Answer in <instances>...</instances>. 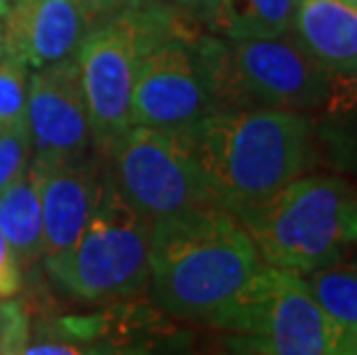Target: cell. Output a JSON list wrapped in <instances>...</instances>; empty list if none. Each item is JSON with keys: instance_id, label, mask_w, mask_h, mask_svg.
<instances>
[{"instance_id": "obj_11", "label": "cell", "mask_w": 357, "mask_h": 355, "mask_svg": "<svg viewBox=\"0 0 357 355\" xmlns=\"http://www.w3.org/2000/svg\"><path fill=\"white\" fill-rule=\"evenodd\" d=\"M0 33L7 56L42 70L77 58L88 26L74 0H12Z\"/></svg>"}, {"instance_id": "obj_13", "label": "cell", "mask_w": 357, "mask_h": 355, "mask_svg": "<svg viewBox=\"0 0 357 355\" xmlns=\"http://www.w3.org/2000/svg\"><path fill=\"white\" fill-rule=\"evenodd\" d=\"M293 35L330 72L357 74V5L346 0H300Z\"/></svg>"}, {"instance_id": "obj_2", "label": "cell", "mask_w": 357, "mask_h": 355, "mask_svg": "<svg viewBox=\"0 0 357 355\" xmlns=\"http://www.w3.org/2000/svg\"><path fill=\"white\" fill-rule=\"evenodd\" d=\"M182 137L215 206L235 219L305 176L318 148L314 118L275 109H219Z\"/></svg>"}, {"instance_id": "obj_16", "label": "cell", "mask_w": 357, "mask_h": 355, "mask_svg": "<svg viewBox=\"0 0 357 355\" xmlns=\"http://www.w3.org/2000/svg\"><path fill=\"white\" fill-rule=\"evenodd\" d=\"M300 0H222L208 21L212 35L256 37L293 33Z\"/></svg>"}, {"instance_id": "obj_23", "label": "cell", "mask_w": 357, "mask_h": 355, "mask_svg": "<svg viewBox=\"0 0 357 355\" xmlns=\"http://www.w3.org/2000/svg\"><path fill=\"white\" fill-rule=\"evenodd\" d=\"M169 3L182 7V10L189 14H194V17L203 21L205 28H208V21L212 19V14L217 12V7L222 5V0H169Z\"/></svg>"}, {"instance_id": "obj_1", "label": "cell", "mask_w": 357, "mask_h": 355, "mask_svg": "<svg viewBox=\"0 0 357 355\" xmlns=\"http://www.w3.org/2000/svg\"><path fill=\"white\" fill-rule=\"evenodd\" d=\"M265 263L231 213L201 208L150 226V286L166 312L231 330Z\"/></svg>"}, {"instance_id": "obj_10", "label": "cell", "mask_w": 357, "mask_h": 355, "mask_svg": "<svg viewBox=\"0 0 357 355\" xmlns=\"http://www.w3.org/2000/svg\"><path fill=\"white\" fill-rule=\"evenodd\" d=\"M26 127L35 164L81 160L93 155L95 132L83 97L79 60L35 70L28 83Z\"/></svg>"}, {"instance_id": "obj_20", "label": "cell", "mask_w": 357, "mask_h": 355, "mask_svg": "<svg viewBox=\"0 0 357 355\" xmlns=\"http://www.w3.org/2000/svg\"><path fill=\"white\" fill-rule=\"evenodd\" d=\"M24 335H5L3 337V353L5 355H102L100 349H79L72 344L60 342H40L26 344Z\"/></svg>"}, {"instance_id": "obj_6", "label": "cell", "mask_w": 357, "mask_h": 355, "mask_svg": "<svg viewBox=\"0 0 357 355\" xmlns=\"http://www.w3.org/2000/svg\"><path fill=\"white\" fill-rule=\"evenodd\" d=\"M116 192L153 226L201 208H219L182 134L132 125L104 150Z\"/></svg>"}, {"instance_id": "obj_7", "label": "cell", "mask_w": 357, "mask_h": 355, "mask_svg": "<svg viewBox=\"0 0 357 355\" xmlns=\"http://www.w3.org/2000/svg\"><path fill=\"white\" fill-rule=\"evenodd\" d=\"M146 49V28L127 7L116 19L90 30L77 54L95 146L102 153L134 125L136 72Z\"/></svg>"}, {"instance_id": "obj_25", "label": "cell", "mask_w": 357, "mask_h": 355, "mask_svg": "<svg viewBox=\"0 0 357 355\" xmlns=\"http://www.w3.org/2000/svg\"><path fill=\"white\" fill-rule=\"evenodd\" d=\"M10 3H12V0H0V17H3V14L7 12V7H10Z\"/></svg>"}, {"instance_id": "obj_19", "label": "cell", "mask_w": 357, "mask_h": 355, "mask_svg": "<svg viewBox=\"0 0 357 355\" xmlns=\"http://www.w3.org/2000/svg\"><path fill=\"white\" fill-rule=\"evenodd\" d=\"M33 148L26 123L0 127V192L7 190L30 166Z\"/></svg>"}, {"instance_id": "obj_8", "label": "cell", "mask_w": 357, "mask_h": 355, "mask_svg": "<svg viewBox=\"0 0 357 355\" xmlns=\"http://www.w3.org/2000/svg\"><path fill=\"white\" fill-rule=\"evenodd\" d=\"M229 332L252 339L258 355H341L344 335L300 275L265 266Z\"/></svg>"}, {"instance_id": "obj_28", "label": "cell", "mask_w": 357, "mask_h": 355, "mask_svg": "<svg viewBox=\"0 0 357 355\" xmlns=\"http://www.w3.org/2000/svg\"><path fill=\"white\" fill-rule=\"evenodd\" d=\"M346 3H353V5H357V0H346Z\"/></svg>"}, {"instance_id": "obj_22", "label": "cell", "mask_w": 357, "mask_h": 355, "mask_svg": "<svg viewBox=\"0 0 357 355\" xmlns=\"http://www.w3.org/2000/svg\"><path fill=\"white\" fill-rule=\"evenodd\" d=\"M19 289H21V273H19L17 256H14L12 247L7 245L5 236L0 233V298L17 296Z\"/></svg>"}, {"instance_id": "obj_15", "label": "cell", "mask_w": 357, "mask_h": 355, "mask_svg": "<svg viewBox=\"0 0 357 355\" xmlns=\"http://www.w3.org/2000/svg\"><path fill=\"white\" fill-rule=\"evenodd\" d=\"M0 233L17 261H33L42 254V203L33 166L0 192Z\"/></svg>"}, {"instance_id": "obj_12", "label": "cell", "mask_w": 357, "mask_h": 355, "mask_svg": "<svg viewBox=\"0 0 357 355\" xmlns=\"http://www.w3.org/2000/svg\"><path fill=\"white\" fill-rule=\"evenodd\" d=\"M30 166L37 173L42 203V254L47 259L65 254L88 224L100 194L102 173L93 155L81 160Z\"/></svg>"}, {"instance_id": "obj_14", "label": "cell", "mask_w": 357, "mask_h": 355, "mask_svg": "<svg viewBox=\"0 0 357 355\" xmlns=\"http://www.w3.org/2000/svg\"><path fill=\"white\" fill-rule=\"evenodd\" d=\"M316 146L328 153L330 162L357 178V74L332 72L330 90L316 111Z\"/></svg>"}, {"instance_id": "obj_3", "label": "cell", "mask_w": 357, "mask_h": 355, "mask_svg": "<svg viewBox=\"0 0 357 355\" xmlns=\"http://www.w3.org/2000/svg\"><path fill=\"white\" fill-rule=\"evenodd\" d=\"M238 222L268 266L305 277L357 249V185L344 176H300Z\"/></svg>"}, {"instance_id": "obj_5", "label": "cell", "mask_w": 357, "mask_h": 355, "mask_svg": "<svg viewBox=\"0 0 357 355\" xmlns=\"http://www.w3.org/2000/svg\"><path fill=\"white\" fill-rule=\"evenodd\" d=\"M49 273L83 300H116L150 284V224L116 192L106 171L88 224L72 249L47 259Z\"/></svg>"}, {"instance_id": "obj_9", "label": "cell", "mask_w": 357, "mask_h": 355, "mask_svg": "<svg viewBox=\"0 0 357 355\" xmlns=\"http://www.w3.org/2000/svg\"><path fill=\"white\" fill-rule=\"evenodd\" d=\"M199 40L171 37L146 49L136 72L134 125L187 134L219 111L205 79Z\"/></svg>"}, {"instance_id": "obj_24", "label": "cell", "mask_w": 357, "mask_h": 355, "mask_svg": "<svg viewBox=\"0 0 357 355\" xmlns=\"http://www.w3.org/2000/svg\"><path fill=\"white\" fill-rule=\"evenodd\" d=\"M341 355H357V332L344 335V339H341Z\"/></svg>"}, {"instance_id": "obj_21", "label": "cell", "mask_w": 357, "mask_h": 355, "mask_svg": "<svg viewBox=\"0 0 357 355\" xmlns=\"http://www.w3.org/2000/svg\"><path fill=\"white\" fill-rule=\"evenodd\" d=\"M132 3H136V0H74V5L79 7L81 17L88 26V33L93 28L106 24V21L116 19Z\"/></svg>"}, {"instance_id": "obj_18", "label": "cell", "mask_w": 357, "mask_h": 355, "mask_svg": "<svg viewBox=\"0 0 357 355\" xmlns=\"http://www.w3.org/2000/svg\"><path fill=\"white\" fill-rule=\"evenodd\" d=\"M28 67L12 56L0 58V127L26 123Z\"/></svg>"}, {"instance_id": "obj_17", "label": "cell", "mask_w": 357, "mask_h": 355, "mask_svg": "<svg viewBox=\"0 0 357 355\" xmlns=\"http://www.w3.org/2000/svg\"><path fill=\"white\" fill-rule=\"evenodd\" d=\"M341 335L357 332V263H334L302 277Z\"/></svg>"}, {"instance_id": "obj_27", "label": "cell", "mask_w": 357, "mask_h": 355, "mask_svg": "<svg viewBox=\"0 0 357 355\" xmlns=\"http://www.w3.org/2000/svg\"><path fill=\"white\" fill-rule=\"evenodd\" d=\"M109 355H134V353H109Z\"/></svg>"}, {"instance_id": "obj_26", "label": "cell", "mask_w": 357, "mask_h": 355, "mask_svg": "<svg viewBox=\"0 0 357 355\" xmlns=\"http://www.w3.org/2000/svg\"><path fill=\"white\" fill-rule=\"evenodd\" d=\"M5 56V47H3V33H0V58Z\"/></svg>"}, {"instance_id": "obj_4", "label": "cell", "mask_w": 357, "mask_h": 355, "mask_svg": "<svg viewBox=\"0 0 357 355\" xmlns=\"http://www.w3.org/2000/svg\"><path fill=\"white\" fill-rule=\"evenodd\" d=\"M199 56L217 109H275L316 113L332 72L293 33L222 37L205 33Z\"/></svg>"}]
</instances>
